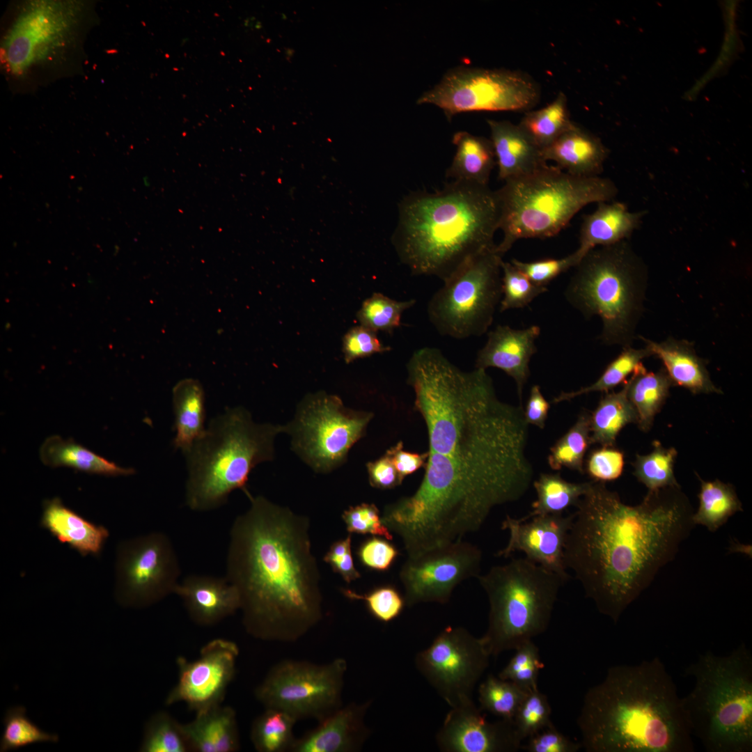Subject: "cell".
Here are the masks:
<instances>
[{
  "instance_id": "obj_1",
  "label": "cell",
  "mask_w": 752,
  "mask_h": 752,
  "mask_svg": "<svg viewBox=\"0 0 752 752\" xmlns=\"http://www.w3.org/2000/svg\"><path fill=\"white\" fill-rule=\"evenodd\" d=\"M563 551L586 597L615 624L676 556L696 526L681 486L648 490L627 505L605 483L590 481L576 505Z\"/></svg>"
},
{
  "instance_id": "obj_2",
  "label": "cell",
  "mask_w": 752,
  "mask_h": 752,
  "mask_svg": "<svg viewBox=\"0 0 752 752\" xmlns=\"http://www.w3.org/2000/svg\"><path fill=\"white\" fill-rule=\"evenodd\" d=\"M234 520L226 578L237 590L246 631L264 641H294L322 618L318 563L308 517L263 496Z\"/></svg>"
},
{
  "instance_id": "obj_3",
  "label": "cell",
  "mask_w": 752,
  "mask_h": 752,
  "mask_svg": "<svg viewBox=\"0 0 752 752\" xmlns=\"http://www.w3.org/2000/svg\"><path fill=\"white\" fill-rule=\"evenodd\" d=\"M577 726L588 752H694L682 698L659 657L610 667L585 694Z\"/></svg>"
},
{
  "instance_id": "obj_4",
  "label": "cell",
  "mask_w": 752,
  "mask_h": 752,
  "mask_svg": "<svg viewBox=\"0 0 752 752\" xmlns=\"http://www.w3.org/2000/svg\"><path fill=\"white\" fill-rule=\"evenodd\" d=\"M399 212L393 244L413 275L444 282L496 245L500 206L488 185L453 180L436 192L411 193Z\"/></svg>"
},
{
  "instance_id": "obj_5",
  "label": "cell",
  "mask_w": 752,
  "mask_h": 752,
  "mask_svg": "<svg viewBox=\"0 0 752 752\" xmlns=\"http://www.w3.org/2000/svg\"><path fill=\"white\" fill-rule=\"evenodd\" d=\"M281 432L284 425L257 423L243 407L229 408L213 418L184 454L189 508L196 512L217 509L237 489L249 497L246 484L251 470L273 460L274 440Z\"/></svg>"
},
{
  "instance_id": "obj_6",
  "label": "cell",
  "mask_w": 752,
  "mask_h": 752,
  "mask_svg": "<svg viewBox=\"0 0 752 752\" xmlns=\"http://www.w3.org/2000/svg\"><path fill=\"white\" fill-rule=\"evenodd\" d=\"M691 691L682 698L692 735L707 752L752 751V655L745 643L726 655L711 650L684 670Z\"/></svg>"
},
{
  "instance_id": "obj_7",
  "label": "cell",
  "mask_w": 752,
  "mask_h": 752,
  "mask_svg": "<svg viewBox=\"0 0 752 752\" xmlns=\"http://www.w3.org/2000/svg\"><path fill=\"white\" fill-rule=\"evenodd\" d=\"M564 291L586 318H600L602 343L632 346L643 313L648 271L628 240L598 246L574 267Z\"/></svg>"
},
{
  "instance_id": "obj_8",
  "label": "cell",
  "mask_w": 752,
  "mask_h": 752,
  "mask_svg": "<svg viewBox=\"0 0 752 752\" xmlns=\"http://www.w3.org/2000/svg\"><path fill=\"white\" fill-rule=\"evenodd\" d=\"M618 191L609 178L575 176L548 164L507 180L496 191L503 234L496 250L503 256L519 240L554 236L581 208L611 201Z\"/></svg>"
},
{
  "instance_id": "obj_9",
  "label": "cell",
  "mask_w": 752,
  "mask_h": 752,
  "mask_svg": "<svg viewBox=\"0 0 752 752\" xmlns=\"http://www.w3.org/2000/svg\"><path fill=\"white\" fill-rule=\"evenodd\" d=\"M477 579L489 605L487 629L481 638L494 657L547 630L565 583L555 572L526 557L493 566Z\"/></svg>"
},
{
  "instance_id": "obj_10",
  "label": "cell",
  "mask_w": 752,
  "mask_h": 752,
  "mask_svg": "<svg viewBox=\"0 0 752 752\" xmlns=\"http://www.w3.org/2000/svg\"><path fill=\"white\" fill-rule=\"evenodd\" d=\"M502 258L496 246L474 257L432 296L428 315L440 335L465 339L487 331L502 298Z\"/></svg>"
},
{
  "instance_id": "obj_11",
  "label": "cell",
  "mask_w": 752,
  "mask_h": 752,
  "mask_svg": "<svg viewBox=\"0 0 752 752\" xmlns=\"http://www.w3.org/2000/svg\"><path fill=\"white\" fill-rule=\"evenodd\" d=\"M373 417L350 409L336 395L319 391L306 395L294 418L284 425L292 450L312 469L329 473L342 465L350 448L366 434Z\"/></svg>"
},
{
  "instance_id": "obj_12",
  "label": "cell",
  "mask_w": 752,
  "mask_h": 752,
  "mask_svg": "<svg viewBox=\"0 0 752 752\" xmlns=\"http://www.w3.org/2000/svg\"><path fill=\"white\" fill-rule=\"evenodd\" d=\"M540 98V86L525 72L461 66L447 72L417 103L437 106L450 120L464 111H528Z\"/></svg>"
},
{
  "instance_id": "obj_13",
  "label": "cell",
  "mask_w": 752,
  "mask_h": 752,
  "mask_svg": "<svg viewBox=\"0 0 752 752\" xmlns=\"http://www.w3.org/2000/svg\"><path fill=\"white\" fill-rule=\"evenodd\" d=\"M347 662L325 664L284 660L268 672L255 696L266 708L285 711L297 720L325 717L340 706Z\"/></svg>"
},
{
  "instance_id": "obj_14",
  "label": "cell",
  "mask_w": 752,
  "mask_h": 752,
  "mask_svg": "<svg viewBox=\"0 0 752 752\" xmlns=\"http://www.w3.org/2000/svg\"><path fill=\"white\" fill-rule=\"evenodd\" d=\"M181 568L171 538L154 531L121 541L116 549L114 597L127 608H144L171 594Z\"/></svg>"
},
{
  "instance_id": "obj_15",
  "label": "cell",
  "mask_w": 752,
  "mask_h": 752,
  "mask_svg": "<svg viewBox=\"0 0 752 752\" xmlns=\"http://www.w3.org/2000/svg\"><path fill=\"white\" fill-rule=\"evenodd\" d=\"M482 638L462 627L442 630L415 658L419 673L451 707L472 700L473 690L489 665Z\"/></svg>"
},
{
  "instance_id": "obj_16",
  "label": "cell",
  "mask_w": 752,
  "mask_h": 752,
  "mask_svg": "<svg viewBox=\"0 0 752 752\" xmlns=\"http://www.w3.org/2000/svg\"><path fill=\"white\" fill-rule=\"evenodd\" d=\"M80 10L74 3L26 6L4 40L3 57L8 70L22 75L59 54L74 38Z\"/></svg>"
},
{
  "instance_id": "obj_17",
  "label": "cell",
  "mask_w": 752,
  "mask_h": 752,
  "mask_svg": "<svg viewBox=\"0 0 752 752\" xmlns=\"http://www.w3.org/2000/svg\"><path fill=\"white\" fill-rule=\"evenodd\" d=\"M481 561V550L463 540L407 556L399 574L406 605L447 603L459 583L477 578Z\"/></svg>"
},
{
  "instance_id": "obj_18",
  "label": "cell",
  "mask_w": 752,
  "mask_h": 752,
  "mask_svg": "<svg viewBox=\"0 0 752 752\" xmlns=\"http://www.w3.org/2000/svg\"><path fill=\"white\" fill-rule=\"evenodd\" d=\"M238 655L235 643L219 638L206 643L193 661L179 657L178 682L166 705L183 703L196 714L221 705L234 677Z\"/></svg>"
},
{
  "instance_id": "obj_19",
  "label": "cell",
  "mask_w": 752,
  "mask_h": 752,
  "mask_svg": "<svg viewBox=\"0 0 752 752\" xmlns=\"http://www.w3.org/2000/svg\"><path fill=\"white\" fill-rule=\"evenodd\" d=\"M436 741L446 752H513L523 742L513 721H487L473 700L451 707Z\"/></svg>"
},
{
  "instance_id": "obj_20",
  "label": "cell",
  "mask_w": 752,
  "mask_h": 752,
  "mask_svg": "<svg viewBox=\"0 0 752 752\" xmlns=\"http://www.w3.org/2000/svg\"><path fill=\"white\" fill-rule=\"evenodd\" d=\"M573 518L574 514L565 517L561 513L551 514L535 516L527 522L506 515L501 528L509 531V540L496 556L507 558L515 551H522L526 558L555 572L565 582L570 577L563 551Z\"/></svg>"
},
{
  "instance_id": "obj_21",
  "label": "cell",
  "mask_w": 752,
  "mask_h": 752,
  "mask_svg": "<svg viewBox=\"0 0 752 752\" xmlns=\"http://www.w3.org/2000/svg\"><path fill=\"white\" fill-rule=\"evenodd\" d=\"M540 334L538 325L516 329L498 325L488 332L485 345L478 351L475 368H496L515 382L522 403V391L530 375L529 363L537 352L536 340Z\"/></svg>"
},
{
  "instance_id": "obj_22",
  "label": "cell",
  "mask_w": 752,
  "mask_h": 752,
  "mask_svg": "<svg viewBox=\"0 0 752 752\" xmlns=\"http://www.w3.org/2000/svg\"><path fill=\"white\" fill-rule=\"evenodd\" d=\"M371 701L340 706L319 720V725L299 739L293 752H350L361 748L369 731L364 717Z\"/></svg>"
},
{
  "instance_id": "obj_23",
  "label": "cell",
  "mask_w": 752,
  "mask_h": 752,
  "mask_svg": "<svg viewBox=\"0 0 752 752\" xmlns=\"http://www.w3.org/2000/svg\"><path fill=\"white\" fill-rule=\"evenodd\" d=\"M174 594L182 600L191 620L201 626L216 625L240 610V594L226 577L190 574L179 582Z\"/></svg>"
},
{
  "instance_id": "obj_24",
  "label": "cell",
  "mask_w": 752,
  "mask_h": 752,
  "mask_svg": "<svg viewBox=\"0 0 752 752\" xmlns=\"http://www.w3.org/2000/svg\"><path fill=\"white\" fill-rule=\"evenodd\" d=\"M639 337L652 356L661 361L673 386L693 394L723 393L712 381L706 362L696 354L693 343L672 336L661 342Z\"/></svg>"
},
{
  "instance_id": "obj_25",
  "label": "cell",
  "mask_w": 752,
  "mask_h": 752,
  "mask_svg": "<svg viewBox=\"0 0 752 752\" xmlns=\"http://www.w3.org/2000/svg\"><path fill=\"white\" fill-rule=\"evenodd\" d=\"M543 159L579 177H596L603 171L609 150L591 132L574 123L555 141L542 150Z\"/></svg>"
},
{
  "instance_id": "obj_26",
  "label": "cell",
  "mask_w": 752,
  "mask_h": 752,
  "mask_svg": "<svg viewBox=\"0 0 752 752\" xmlns=\"http://www.w3.org/2000/svg\"><path fill=\"white\" fill-rule=\"evenodd\" d=\"M498 177L504 182L525 176L546 166L542 150L517 124L488 119Z\"/></svg>"
},
{
  "instance_id": "obj_27",
  "label": "cell",
  "mask_w": 752,
  "mask_h": 752,
  "mask_svg": "<svg viewBox=\"0 0 752 752\" xmlns=\"http://www.w3.org/2000/svg\"><path fill=\"white\" fill-rule=\"evenodd\" d=\"M595 210L583 218L579 245L576 251L583 258L588 251L627 240L640 226L645 212H630L619 201L599 202Z\"/></svg>"
},
{
  "instance_id": "obj_28",
  "label": "cell",
  "mask_w": 752,
  "mask_h": 752,
  "mask_svg": "<svg viewBox=\"0 0 752 752\" xmlns=\"http://www.w3.org/2000/svg\"><path fill=\"white\" fill-rule=\"evenodd\" d=\"M41 526L62 543L81 555H98L109 537V531L66 507L58 498L43 503Z\"/></svg>"
},
{
  "instance_id": "obj_29",
  "label": "cell",
  "mask_w": 752,
  "mask_h": 752,
  "mask_svg": "<svg viewBox=\"0 0 752 752\" xmlns=\"http://www.w3.org/2000/svg\"><path fill=\"white\" fill-rule=\"evenodd\" d=\"M190 751L234 752L240 749L235 710L221 704L196 714L182 724Z\"/></svg>"
},
{
  "instance_id": "obj_30",
  "label": "cell",
  "mask_w": 752,
  "mask_h": 752,
  "mask_svg": "<svg viewBox=\"0 0 752 752\" xmlns=\"http://www.w3.org/2000/svg\"><path fill=\"white\" fill-rule=\"evenodd\" d=\"M173 408L175 430L173 446L185 454L206 428L205 392L198 380L186 378L174 386Z\"/></svg>"
},
{
  "instance_id": "obj_31",
  "label": "cell",
  "mask_w": 752,
  "mask_h": 752,
  "mask_svg": "<svg viewBox=\"0 0 752 752\" xmlns=\"http://www.w3.org/2000/svg\"><path fill=\"white\" fill-rule=\"evenodd\" d=\"M452 141L456 152L446 177L455 181L488 185L496 164L491 140L460 131L453 135Z\"/></svg>"
},
{
  "instance_id": "obj_32",
  "label": "cell",
  "mask_w": 752,
  "mask_h": 752,
  "mask_svg": "<svg viewBox=\"0 0 752 752\" xmlns=\"http://www.w3.org/2000/svg\"><path fill=\"white\" fill-rule=\"evenodd\" d=\"M626 383L627 397L637 413L636 425L642 432H647L665 404L673 383L664 368L657 372H648L643 363Z\"/></svg>"
},
{
  "instance_id": "obj_33",
  "label": "cell",
  "mask_w": 752,
  "mask_h": 752,
  "mask_svg": "<svg viewBox=\"0 0 752 752\" xmlns=\"http://www.w3.org/2000/svg\"><path fill=\"white\" fill-rule=\"evenodd\" d=\"M42 462L49 467H70L91 473L107 476H129L132 468H124L109 462L72 440L54 435L48 437L40 450Z\"/></svg>"
},
{
  "instance_id": "obj_34",
  "label": "cell",
  "mask_w": 752,
  "mask_h": 752,
  "mask_svg": "<svg viewBox=\"0 0 752 752\" xmlns=\"http://www.w3.org/2000/svg\"><path fill=\"white\" fill-rule=\"evenodd\" d=\"M627 383L619 391L607 392L590 414V442L615 446L617 437L626 425L637 424L636 411L627 395Z\"/></svg>"
},
{
  "instance_id": "obj_35",
  "label": "cell",
  "mask_w": 752,
  "mask_h": 752,
  "mask_svg": "<svg viewBox=\"0 0 752 752\" xmlns=\"http://www.w3.org/2000/svg\"><path fill=\"white\" fill-rule=\"evenodd\" d=\"M696 475L700 482L699 506L692 519L695 525H703L715 532L730 517L743 511L742 504L732 484L719 479L706 481Z\"/></svg>"
},
{
  "instance_id": "obj_36",
  "label": "cell",
  "mask_w": 752,
  "mask_h": 752,
  "mask_svg": "<svg viewBox=\"0 0 752 752\" xmlns=\"http://www.w3.org/2000/svg\"><path fill=\"white\" fill-rule=\"evenodd\" d=\"M574 123L570 118L567 97L560 92L548 105L528 111L518 124L542 150L551 145Z\"/></svg>"
},
{
  "instance_id": "obj_37",
  "label": "cell",
  "mask_w": 752,
  "mask_h": 752,
  "mask_svg": "<svg viewBox=\"0 0 752 752\" xmlns=\"http://www.w3.org/2000/svg\"><path fill=\"white\" fill-rule=\"evenodd\" d=\"M590 483H570L558 473H541L533 483L537 499L532 504V510L520 519L527 521L538 515L561 514L570 506H576Z\"/></svg>"
},
{
  "instance_id": "obj_38",
  "label": "cell",
  "mask_w": 752,
  "mask_h": 752,
  "mask_svg": "<svg viewBox=\"0 0 752 752\" xmlns=\"http://www.w3.org/2000/svg\"><path fill=\"white\" fill-rule=\"evenodd\" d=\"M297 719L290 713L276 708L266 710L254 721L251 739L260 752H283L290 749L295 740L293 728Z\"/></svg>"
},
{
  "instance_id": "obj_39",
  "label": "cell",
  "mask_w": 752,
  "mask_h": 752,
  "mask_svg": "<svg viewBox=\"0 0 752 752\" xmlns=\"http://www.w3.org/2000/svg\"><path fill=\"white\" fill-rule=\"evenodd\" d=\"M652 356L645 347L636 349L632 346L622 348V352L604 369L601 376L592 384L570 392H561L552 400L557 404L569 401L583 394L593 392L607 393L620 384H625L642 361Z\"/></svg>"
},
{
  "instance_id": "obj_40",
  "label": "cell",
  "mask_w": 752,
  "mask_h": 752,
  "mask_svg": "<svg viewBox=\"0 0 752 752\" xmlns=\"http://www.w3.org/2000/svg\"><path fill=\"white\" fill-rule=\"evenodd\" d=\"M590 442V413L581 412L575 423L550 448L549 467L558 471L567 468L584 473L583 462Z\"/></svg>"
},
{
  "instance_id": "obj_41",
  "label": "cell",
  "mask_w": 752,
  "mask_h": 752,
  "mask_svg": "<svg viewBox=\"0 0 752 752\" xmlns=\"http://www.w3.org/2000/svg\"><path fill=\"white\" fill-rule=\"evenodd\" d=\"M652 447L650 453L636 455L632 463L634 476L648 490L680 486L674 474L677 450L666 448L658 441H653Z\"/></svg>"
},
{
  "instance_id": "obj_42",
  "label": "cell",
  "mask_w": 752,
  "mask_h": 752,
  "mask_svg": "<svg viewBox=\"0 0 752 752\" xmlns=\"http://www.w3.org/2000/svg\"><path fill=\"white\" fill-rule=\"evenodd\" d=\"M528 693L511 681L489 675L479 686L478 700L485 710L501 719L513 721Z\"/></svg>"
},
{
  "instance_id": "obj_43",
  "label": "cell",
  "mask_w": 752,
  "mask_h": 752,
  "mask_svg": "<svg viewBox=\"0 0 752 752\" xmlns=\"http://www.w3.org/2000/svg\"><path fill=\"white\" fill-rule=\"evenodd\" d=\"M416 302L414 299L397 301L375 292L363 301L357 313V318L360 325L372 331L391 334L400 326L403 313L414 306Z\"/></svg>"
},
{
  "instance_id": "obj_44",
  "label": "cell",
  "mask_w": 752,
  "mask_h": 752,
  "mask_svg": "<svg viewBox=\"0 0 752 752\" xmlns=\"http://www.w3.org/2000/svg\"><path fill=\"white\" fill-rule=\"evenodd\" d=\"M26 713V707L22 705L11 707L6 711L3 720L0 751L16 750L36 743L58 742V735L40 729Z\"/></svg>"
},
{
  "instance_id": "obj_45",
  "label": "cell",
  "mask_w": 752,
  "mask_h": 752,
  "mask_svg": "<svg viewBox=\"0 0 752 752\" xmlns=\"http://www.w3.org/2000/svg\"><path fill=\"white\" fill-rule=\"evenodd\" d=\"M139 751L187 752L190 750L182 724L169 713L160 711L146 723Z\"/></svg>"
},
{
  "instance_id": "obj_46",
  "label": "cell",
  "mask_w": 752,
  "mask_h": 752,
  "mask_svg": "<svg viewBox=\"0 0 752 752\" xmlns=\"http://www.w3.org/2000/svg\"><path fill=\"white\" fill-rule=\"evenodd\" d=\"M502 298L499 311L527 306L535 298L547 292V288L531 281L510 262L501 263Z\"/></svg>"
},
{
  "instance_id": "obj_47",
  "label": "cell",
  "mask_w": 752,
  "mask_h": 752,
  "mask_svg": "<svg viewBox=\"0 0 752 752\" xmlns=\"http://www.w3.org/2000/svg\"><path fill=\"white\" fill-rule=\"evenodd\" d=\"M514 650V655L498 677L517 684L527 692L538 689L539 673L543 667L538 648L531 640Z\"/></svg>"
},
{
  "instance_id": "obj_48",
  "label": "cell",
  "mask_w": 752,
  "mask_h": 752,
  "mask_svg": "<svg viewBox=\"0 0 752 752\" xmlns=\"http://www.w3.org/2000/svg\"><path fill=\"white\" fill-rule=\"evenodd\" d=\"M551 709L546 695L535 689L527 694L521 703L513 723L523 742L552 723Z\"/></svg>"
},
{
  "instance_id": "obj_49",
  "label": "cell",
  "mask_w": 752,
  "mask_h": 752,
  "mask_svg": "<svg viewBox=\"0 0 752 752\" xmlns=\"http://www.w3.org/2000/svg\"><path fill=\"white\" fill-rule=\"evenodd\" d=\"M341 592L350 600L364 601L372 616L383 622L395 619L406 605L404 596L391 585L377 587L366 594L347 588H342Z\"/></svg>"
},
{
  "instance_id": "obj_50",
  "label": "cell",
  "mask_w": 752,
  "mask_h": 752,
  "mask_svg": "<svg viewBox=\"0 0 752 752\" xmlns=\"http://www.w3.org/2000/svg\"><path fill=\"white\" fill-rule=\"evenodd\" d=\"M580 255L575 251L562 258H547L533 262H522L517 259L510 263L520 270L534 284L539 286L547 285L554 279L572 267H574L581 260Z\"/></svg>"
},
{
  "instance_id": "obj_51",
  "label": "cell",
  "mask_w": 752,
  "mask_h": 752,
  "mask_svg": "<svg viewBox=\"0 0 752 752\" xmlns=\"http://www.w3.org/2000/svg\"><path fill=\"white\" fill-rule=\"evenodd\" d=\"M342 518L350 533L370 534L393 540V534L383 524L382 515L374 503H363L345 510Z\"/></svg>"
},
{
  "instance_id": "obj_52",
  "label": "cell",
  "mask_w": 752,
  "mask_h": 752,
  "mask_svg": "<svg viewBox=\"0 0 752 752\" xmlns=\"http://www.w3.org/2000/svg\"><path fill=\"white\" fill-rule=\"evenodd\" d=\"M625 465L624 453L614 446H602L588 455L586 471L593 480L606 483L618 479Z\"/></svg>"
},
{
  "instance_id": "obj_53",
  "label": "cell",
  "mask_w": 752,
  "mask_h": 752,
  "mask_svg": "<svg viewBox=\"0 0 752 752\" xmlns=\"http://www.w3.org/2000/svg\"><path fill=\"white\" fill-rule=\"evenodd\" d=\"M390 350L380 342L377 332L362 325L352 327L343 338V352L347 363Z\"/></svg>"
},
{
  "instance_id": "obj_54",
  "label": "cell",
  "mask_w": 752,
  "mask_h": 752,
  "mask_svg": "<svg viewBox=\"0 0 752 752\" xmlns=\"http://www.w3.org/2000/svg\"><path fill=\"white\" fill-rule=\"evenodd\" d=\"M398 555L399 551L394 545L377 537L364 541L358 551L361 563L369 569L378 571L389 570Z\"/></svg>"
},
{
  "instance_id": "obj_55",
  "label": "cell",
  "mask_w": 752,
  "mask_h": 752,
  "mask_svg": "<svg viewBox=\"0 0 752 752\" xmlns=\"http://www.w3.org/2000/svg\"><path fill=\"white\" fill-rule=\"evenodd\" d=\"M581 746V744L567 737L551 723L528 738L521 749L528 752H577Z\"/></svg>"
},
{
  "instance_id": "obj_56",
  "label": "cell",
  "mask_w": 752,
  "mask_h": 752,
  "mask_svg": "<svg viewBox=\"0 0 752 752\" xmlns=\"http://www.w3.org/2000/svg\"><path fill=\"white\" fill-rule=\"evenodd\" d=\"M370 485L380 489H393L402 484L400 477L389 455L386 452L376 460L366 464Z\"/></svg>"
},
{
  "instance_id": "obj_57",
  "label": "cell",
  "mask_w": 752,
  "mask_h": 752,
  "mask_svg": "<svg viewBox=\"0 0 752 752\" xmlns=\"http://www.w3.org/2000/svg\"><path fill=\"white\" fill-rule=\"evenodd\" d=\"M400 477L404 478L425 466L428 453H417L403 449V442L398 441L386 451Z\"/></svg>"
},
{
  "instance_id": "obj_58",
  "label": "cell",
  "mask_w": 752,
  "mask_h": 752,
  "mask_svg": "<svg viewBox=\"0 0 752 752\" xmlns=\"http://www.w3.org/2000/svg\"><path fill=\"white\" fill-rule=\"evenodd\" d=\"M549 407V403L542 395L540 386L537 384L533 385L524 410V416L526 423L543 429Z\"/></svg>"
},
{
  "instance_id": "obj_59",
  "label": "cell",
  "mask_w": 752,
  "mask_h": 752,
  "mask_svg": "<svg viewBox=\"0 0 752 752\" xmlns=\"http://www.w3.org/2000/svg\"><path fill=\"white\" fill-rule=\"evenodd\" d=\"M331 567L334 572L340 574L347 583H350L361 577L360 573L354 565L352 549L339 562Z\"/></svg>"
},
{
  "instance_id": "obj_60",
  "label": "cell",
  "mask_w": 752,
  "mask_h": 752,
  "mask_svg": "<svg viewBox=\"0 0 752 752\" xmlns=\"http://www.w3.org/2000/svg\"><path fill=\"white\" fill-rule=\"evenodd\" d=\"M351 543L350 534L345 539L334 542L324 556V561L330 565L339 562L352 549Z\"/></svg>"
}]
</instances>
